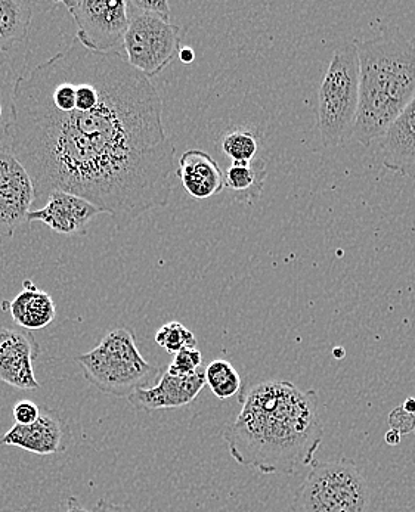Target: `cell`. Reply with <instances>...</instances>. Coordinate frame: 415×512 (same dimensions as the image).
I'll return each mask as SVG.
<instances>
[{"instance_id":"cell-31","label":"cell","mask_w":415,"mask_h":512,"mask_svg":"<svg viewBox=\"0 0 415 512\" xmlns=\"http://www.w3.org/2000/svg\"><path fill=\"white\" fill-rule=\"evenodd\" d=\"M402 408H404L405 411L408 412V414L415 415V399H414V397H408V399L405 400L404 405H402Z\"/></svg>"},{"instance_id":"cell-28","label":"cell","mask_w":415,"mask_h":512,"mask_svg":"<svg viewBox=\"0 0 415 512\" xmlns=\"http://www.w3.org/2000/svg\"><path fill=\"white\" fill-rule=\"evenodd\" d=\"M96 512H122L117 505L111 504L107 499H99L95 505Z\"/></svg>"},{"instance_id":"cell-11","label":"cell","mask_w":415,"mask_h":512,"mask_svg":"<svg viewBox=\"0 0 415 512\" xmlns=\"http://www.w3.org/2000/svg\"><path fill=\"white\" fill-rule=\"evenodd\" d=\"M70 440L67 421L54 409L40 406L39 418L33 424H15L3 434L0 445L46 456L67 451Z\"/></svg>"},{"instance_id":"cell-19","label":"cell","mask_w":415,"mask_h":512,"mask_svg":"<svg viewBox=\"0 0 415 512\" xmlns=\"http://www.w3.org/2000/svg\"><path fill=\"white\" fill-rule=\"evenodd\" d=\"M204 380H206V386H209L212 393L221 400L231 399L232 396L240 393L243 387V381L237 369L231 362L224 359H216L207 365L204 369Z\"/></svg>"},{"instance_id":"cell-27","label":"cell","mask_w":415,"mask_h":512,"mask_svg":"<svg viewBox=\"0 0 415 512\" xmlns=\"http://www.w3.org/2000/svg\"><path fill=\"white\" fill-rule=\"evenodd\" d=\"M65 512H96L95 510H89L85 505L80 504L79 499L76 496H70L67 499V510Z\"/></svg>"},{"instance_id":"cell-7","label":"cell","mask_w":415,"mask_h":512,"mask_svg":"<svg viewBox=\"0 0 415 512\" xmlns=\"http://www.w3.org/2000/svg\"><path fill=\"white\" fill-rule=\"evenodd\" d=\"M129 27L123 45L126 60L145 77L159 76L181 51V27L133 8L128 2Z\"/></svg>"},{"instance_id":"cell-30","label":"cell","mask_w":415,"mask_h":512,"mask_svg":"<svg viewBox=\"0 0 415 512\" xmlns=\"http://www.w3.org/2000/svg\"><path fill=\"white\" fill-rule=\"evenodd\" d=\"M401 434L398 433V431L390 430L387 431L386 437V443H389L390 446H396L399 445V442H401Z\"/></svg>"},{"instance_id":"cell-23","label":"cell","mask_w":415,"mask_h":512,"mask_svg":"<svg viewBox=\"0 0 415 512\" xmlns=\"http://www.w3.org/2000/svg\"><path fill=\"white\" fill-rule=\"evenodd\" d=\"M133 8L145 12V14L153 15L160 20L170 23V6L167 0H129Z\"/></svg>"},{"instance_id":"cell-22","label":"cell","mask_w":415,"mask_h":512,"mask_svg":"<svg viewBox=\"0 0 415 512\" xmlns=\"http://www.w3.org/2000/svg\"><path fill=\"white\" fill-rule=\"evenodd\" d=\"M203 365V355L197 347H187L181 352L173 355V361L167 366L166 371L179 377H188V375L197 374Z\"/></svg>"},{"instance_id":"cell-2","label":"cell","mask_w":415,"mask_h":512,"mask_svg":"<svg viewBox=\"0 0 415 512\" xmlns=\"http://www.w3.org/2000/svg\"><path fill=\"white\" fill-rule=\"evenodd\" d=\"M240 402V414L224 431L238 464L262 474H293L314 462L324 437L315 390L263 381L241 393Z\"/></svg>"},{"instance_id":"cell-6","label":"cell","mask_w":415,"mask_h":512,"mask_svg":"<svg viewBox=\"0 0 415 512\" xmlns=\"http://www.w3.org/2000/svg\"><path fill=\"white\" fill-rule=\"evenodd\" d=\"M370 489L351 459L317 462L291 502V512H365Z\"/></svg>"},{"instance_id":"cell-18","label":"cell","mask_w":415,"mask_h":512,"mask_svg":"<svg viewBox=\"0 0 415 512\" xmlns=\"http://www.w3.org/2000/svg\"><path fill=\"white\" fill-rule=\"evenodd\" d=\"M224 175L225 189L234 200L238 203L252 204L262 195L268 170L265 161L256 158L250 163H232Z\"/></svg>"},{"instance_id":"cell-8","label":"cell","mask_w":415,"mask_h":512,"mask_svg":"<svg viewBox=\"0 0 415 512\" xmlns=\"http://www.w3.org/2000/svg\"><path fill=\"white\" fill-rule=\"evenodd\" d=\"M77 26V40L95 52H113L129 27L128 3L120 0H64Z\"/></svg>"},{"instance_id":"cell-20","label":"cell","mask_w":415,"mask_h":512,"mask_svg":"<svg viewBox=\"0 0 415 512\" xmlns=\"http://www.w3.org/2000/svg\"><path fill=\"white\" fill-rule=\"evenodd\" d=\"M221 150L232 163H250L257 158L259 142L249 130L235 129L222 136Z\"/></svg>"},{"instance_id":"cell-15","label":"cell","mask_w":415,"mask_h":512,"mask_svg":"<svg viewBox=\"0 0 415 512\" xmlns=\"http://www.w3.org/2000/svg\"><path fill=\"white\" fill-rule=\"evenodd\" d=\"M175 176L195 200H209L225 189V175L218 161L201 150L184 152L179 158Z\"/></svg>"},{"instance_id":"cell-25","label":"cell","mask_w":415,"mask_h":512,"mask_svg":"<svg viewBox=\"0 0 415 512\" xmlns=\"http://www.w3.org/2000/svg\"><path fill=\"white\" fill-rule=\"evenodd\" d=\"M390 430L398 431L401 436L411 433L415 428V415L408 414L402 406L393 409L389 415Z\"/></svg>"},{"instance_id":"cell-17","label":"cell","mask_w":415,"mask_h":512,"mask_svg":"<svg viewBox=\"0 0 415 512\" xmlns=\"http://www.w3.org/2000/svg\"><path fill=\"white\" fill-rule=\"evenodd\" d=\"M36 3L0 0V54L24 45L29 39Z\"/></svg>"},{"instance_id":"cell-1","label":"cell","mask_w":415,"mask_h":512,"mask_svg":"<svg viewBox=\"0 0 415 512\" xmlns=\"http://www.w3.org/2000/svg\"><path fill=\"white\" fill-rule=\"evenodd\" d=\"M8 147L34 203L64 191L129 223L172 195L176 148L156 86L119 52L77 37L15 82Z\"/></svg>"},{"instance_id":"cell-12","label":"cell","mask_w":415,"mask_h":512,"mask_svg":"<svg viewBox=\"0 0 415 512\" xmlns=\"http://www.w3.org/2000/svg\"><path fill=\"white\" fill-rule=\"evenodd\" d=\"M206 386L204 371L188 377L170 374L164 371L159 383L147 389L136 390L130 394L128 402L136 411L156 412L164 409H178L190 405Z\"/></svg>"},{"instance_id":"cell-21","label":"cell","mask_w":415,"mask_h":512,"mask_svg":"<svg viewBox=\"0 0 415 512\" xmlns=\"http://www.w3.org/2000/svg\"><path fill=\"white\" fill-rule=\"evenodd\" d=\"M156 343L169 355H176L187 347H197V337L181 322L172 321L167 322L157 331Z\"/></svg>"},{"instance_id":"cell-4","label":"cell","mask_w":415,"mask_h":512,"mask_svg":"<svg viewBox=\"0 0 415 512\" xmlns=\"http://www.w3.org/2000/svg\"><path fill=\"white\" fill-rule=\"evenodd\" d=\"M76 362L99 392L126 399L151 387L160 375V369L139 352L135 332L129 328L108 331L94 350L77 356Z\"/></svg>"},{"instance_id":"cell-32","label":"cell","mask_w":415,"mask_h":512,"mask_svg":"<svg viewBox=\"0 0 415 512\" xmlns=\"http://www.w3.org/2000/svg\"><path fill=\"white\" fill-rule=\"evenodd\" d=\"M334 356H336L337 359L345 358V349H334Z\"/></svg>"},{"instance_id":"cell-10","label":"cell","mask_w":415,"mask_h":512,"mask_svg":"<svg viewBox=\"0 0 415 512\" xmlns=\"http://www.w3.org/2000/svg\"><path fill=\"white\" fill-rule=\"evenodd\" d=\"M40 346L32 331L0 327V381L23 392H37L39 381L33 362Z\"/></svg>"},{"instance_id":"cell-5","label":"cell","mask_w":415,"mask_h":512,"mask_svg":"<svg viewBox=\"0 0 415 512\" xmlns=\"http://www.w3.org/2000/svg\"><path fill=\"white\" fill-rule=\"evenodd\" d=\"M358 104V54L348 43L334 52L318 91V130L325 147H337L351 138Z\"/></svg>"},{"instance_id":"cell-14","label":"cell","mask_w":415,"mask_h":512,"mask_svg":"<svg viewBox=\"0 0 415 512\" xmlns=\"http://www.w3.org/2000/svg\"><path fill=\"white\" fill-rule=\"evenodd\" d=\"M101 213L83 198L64 191H54L45 206L32 210L27 222H42L60 235H73L82 231L89 222Z\"/></svg>"},{"instance_id":"cell-26","label":"cell","mask_w":415,"mask_h":512,"mask_svg":"<svg viewBox=\"0 0 415 512\" xmlns=\"http://www.w3.org/2000/svg\"><path fill=\"white\" fill-rule=\"evenodd\" d=\"M9 124H11V117L6 116L2 98H0V147L8 145Z\"/></svg>"},{"instance_id":"cell-3","label":"cell","mask_w":415,"mask_h":512,"mask_svg":"<svg viewBox=\"0 0 415 512\" xmlns=\"http://www.w3.org/2000/svg\"><path fill=\"white\" fill-rule=\"evenodd\" d=\"M359 62V104L353 135L373 145L415 96V46L398 26L353 42Z\"/></svg>"},{"instance_id":"cell-9","label":"cell","mask_w":415,"mask_h":512,"mask_svg":"<svg viewBox=\"0 0 415 512\" xmlns=\"http://www.w3.org/2000/svg\"><path fill=\"white\" fill-rule=\"evenodd\" d=\"M34 204L29 173L14 157L8 145L0 147V237H14L27 222Z\"/></svg>"},{"instance_id":"cell-16","label":"cell","mask_w":415,"mask_h":512,"mask_svg":"<svg viewBox=\"0 0 415 512\" xmlns=\"http://www.w3.org/2000/svg\"><path fill=\"white\" fill-rule=\"evenodd\" d=\"M0 307L3 312H9L18 328L32 332L48 327L57 316V307L52 297L40 291L30 279L23 282V291L12 302L3 300Z\"/></svg>"},{"instance_id":"cell-13","label":"cell","mask_w":415,"mask_h":512,"mask_svg":"<svg viewBox=\"0 0 415 512\" xmlns=\"http://www.w3.org/2000/svg\"><path fill=\"white\" fill-rule=\"evenodd\" d=\"M376 144L379 160L387 170L415 179V96Z\"/></svg>"},{"instance_id":"cell-24","label":"cell","mask_w":415,"mask_h":512,"mask_svg":"<svg viewBox=\"0 0 415 512\" xmlns=\"http://www.w3.org/2000/svg\"><path fill=\"white\" fill-rule=\"evenodd\" d=\"M40 406L32 402V400H20L15 403L12 417H14L15 424L29 425L39 418Z\"/></svg>"},{"instance_id":"cell-29","label":"cell","mask_w":415,"mask_h":512,"mask_svg":"<svg viewBox=\"0 0 415 512\" xmlns=\"http://www.w3.org/2000/svg\"><path fill=\"white\" fill-rule=\"evenodd\" d=\"M179 60L184 64H191L195 60V52L192 51L190 46H182L181 51L178 54Z\"/></svg>"}]
</instances>
